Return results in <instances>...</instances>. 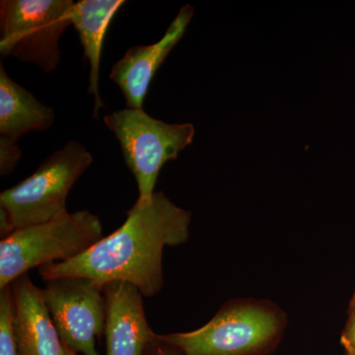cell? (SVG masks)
Segmentation results:
<instances>
[{"instance_id":"7a4b0ae2","label":"cell","mask_w":355,"mask_h":355,"mask_svg":"<svg viewBox=\"0 0 355 355\" xmlns=\"http://www.w3.org/2000/svg\"><path fill=\"white\" fill-rule=\"evenodd\" d=\"M93 156L70 140L49 156L29 177L0 195L1 234L38 225L67 214V198L77 180L92 164Z\"/></svg>"},{"instance_id":"5bb4252c","label":"cell","mask_w":355,"mask_h":355,"mask_svg":"<svg viewBox=\"0 0 355 355\" xmlns=\"http://www.w3.org/2000/svg\"><path fill=\"white\" fill-rule=\"evenodd\" d=\"M22 157V151L17 141L0 135V175L6 177L15 170Z\"/></svg>"},{"instance_id":"9a60e30c","label":"cell","mask_w":355,"mask_h":355,"mask_svg":"<svg viewBox=\"0 0 355 355\" xmlns=\"http://www.w3.org/2000/svg\"><path fill=\"white\" fill-rule=\"evenodd\" d=\"M342 345L345 355H355V317H349L342 336Z\"/></svg>"},{"instance_id":"52a82bcc","label":"cell","mask_w":355,"mask_h":355,"mask_svg":"<svg viewBox=\"0 0 355 355\" xmlns=\"http://www.w3.org/2000/svg\"><path fill=\"white\" fill-rule=\"evenodd\" d=\"M43 297L60 340L77 354L99 355L96 338L105 333L104 286L83 277L49 280Z\"/></svg>"},{"instance_id":"6da1fadb","label":"cell","mask_w":355,"mask_h":355,"mask_svg":"<svg viewBox=\"0 0 355 355\" xmlns=\"http://www.w3.org/2000/svg\"><path fill=\"white\" fill-rule=\"evenodd\" d=\"M191 214L177 207L163 191L133 205L120 228L103 238L73 260L39 268L44 282L83 277L105 286L123 282L137 287L144 297L162 289L163 251L189 237Z\"/></svg>"},{"instance_id":"3957f363","label":"cell","mask_w":355,"mask_h":355,"mask_svg":"<svg viewBox=\"0 0 355 355\" xmlns=\"http://www.w3.org/2000/svg\"><path fill=\"white\" fill-rule=\"evenodd\" d=\"M103 238L100 217L88 210L17 229L0 242V289L32 268L73 260Z\"/></svg>"},{"instance_id":"9c48e42d","label":"cell","mask_w":355,"mask_h":355,"mask_svg":"<svg viewBox=\"0 0 355 355\" xmlns=\"http://www.w3.org/2000/svg\"><path fill=\"white\" fill-rule=\"evenodd\" d=\"M106 299V355H144L156 340L147 322L144 295L128 282L104 286Z\"/></svg>"},{"instance_id":"7c38bea8","label":"cell","mask_w":355,"mask_h":355,"mask_svg":"<svg viewBox=\"0 0 355 355\" xmlns=\"http://www.w3.org/2000/svg\"><path fill=\"white\" fill-rule=\"evenodd\" d=\"M53 108L9 77L0 64V135L18 141L23 135L53 125Z\"/></svg>"},{"instance_id":"8fae6325","label":"cell","mask_w":355,"mask_h":355,"mask_svg":"<svg viewBox=\"0 0 355 355\" xmlns=\"http://www.w3.org/2000/svg\"><path fill=\"white\" fill-rule=\"evenodd\" d=\"M125 3L123 0H80L74 2L69 11L70 23L78 33L84 58L90 67L88 92L94 97L96 119L105 107L99 90L103 44L112 20Z\"/></svg>"},{"instance_id":"ba28073f","label":"cell","mask_w":355,"mask_h":355,"mask_svg":"<svg viewBox=\"0 0 355 355\" xmlns=\"http://www.w3.org/2000/svg\"><path fill=\"white\" fill-rule=\"evenodd\" d=\"M193 15V9L184 6L162 39L154 44L132 46L114 64L110 78L121 89L127 108L144 109L156 72L183 37Z\"/></svg>"},{"instance_id":"277c9868","label":"cell","mask_w":355,"mask_h":355,"mask_svg":"<svg viewBox=\"0 0 355 355\" xmlns=\"http://www.w3.org/2000/svg\"><path fill=\"white\" fill-rule=\"evenodd\" d=\"M104 123L120 142L125 165L137 181L139 202L151 200L163 166L177 159L196 135L191 123H166L144 109L125 107L105 116Z\"/></svg>"},{"instance_id":"30bf717a","label":"cell","mask_w":355,"mask_h":355,"mask_svg":"<svg viewBox=\"0 0 355 355\" xmlns=\"http://www.w3.org/2000/svg\"><path fill=\"white\" fill-rule=\"evenodd\" d=\"M13 329L19 355H65L43 292L24 275L10 286Z\"/></svg>"},{"instance_id":"5b68a950","label":"cell","mask_w":355,"mask_h":355,"mask_svg":"<svg viewBox=\"0 0 355 355\" xmlns=\"http://www.w3.org/2000/svg\"><path fill=\"white\" fill-rule=\"evenodd\" d=\"M72 0H2L0 53L38 65L46 72L62 60L60 40L71 26Z\"/></svg>"},{"instance_id":"e0dca14e","label":"cell","mask_w":355,"mask_h":355,"mask_svg":"<svg viewBox=\"0 0 355 355\" xmlns=\"http://www.w3.org/2000/svg\"><path fill=\"white\" fill-rule=\"evenodd\" d=\"M349 316L355 317V293L352 298V304H350Z\"/></svg>"},{"instance_id":"2e32d148","label":"cell","mask_w":355,"mask_h":355,"mask_svg":"<svg viewBox=\"0 0 355 355\" xmlns=\"http://www.w3.org/2000/svg\"><path fill=\"white\" fill-rule=\"evenodd\" d=\"M153 355H184L181 352H174V350H169L166 349H158Z\"/></svg>"},{"instance_id":"8992f818","label":"cell","mask_w":355,"mask_h":355,"mask_svg":"<svg viewBox=\"0 0 355 355\" xmlns=\"http://www.w3.org/2000/svg\"><path fill=\"white\" fill-rule=\"evenodd\" d=\"M272 313L256 307L221 311L190 333L156 335L157 342L184 355H249L265 347L277 333Z\"/></svg>"},{"instance_id":"ac0fdd59","label":"cell","mask_w":355,"mask_h":355,"mask_svg":"<svg viewBox=\"0 0 355 355\" xmlns=\"http://www.w3.org/2000/svg\"><path fill=\"white\" fill-rule=\"evenodd\" d=\"M65 355H79L77 354L76 352H74L73 350L69 349V347H64Z\"/></svg>"},{"instance_id":"4fadbf2b","label":"cell","mask_w":355,"mask_h":355,"mask_svg":"<svg viewBox=\"0 0 355 355\" xmlns=\"http://www.w3.org/2000/svg\"><path fill=\"white\" fill-rule=\"evenodd\" d=\"M0 355H19L14 336L10 286L0 289Z\"/></svg>"}]
</instances>
